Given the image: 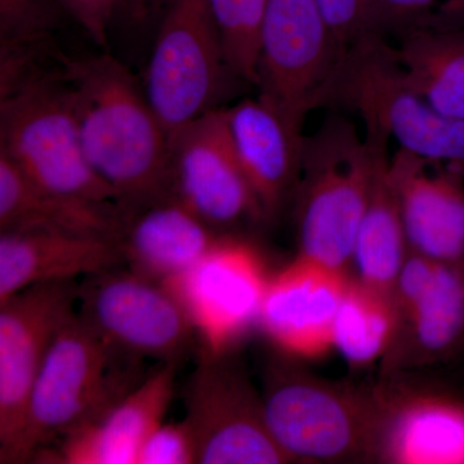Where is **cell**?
<instances>
[{"label":"cell","mask_w":464,"mask_h":464,"mask_svg":"<svg viewBox=\"0 0 464 464\" xmlns=\"http://www.w3.org/2000/svg\"><path fill=\"white\" fill-rule=\"evenodd\" d=\"M63 63L0 93V154L48 190L118 206L85 157Z\"/></svg>","instance_id":"6"},{"label":"cell","mask_w":464,"mask_h":464,"mask_svg":"<svg viewBox=\"0 0 464 464\" xmlns=\"http://www.w3.org/2000/svg\"><path fill=\"white\" fill-rule=\"evenodd\" d=\"M226 65L235 78L257 84L259 41L268 0H208Z\"/></svg>","instance_id":"26"},{"label":"cell","mask_w":464,"mask_h":464,"mask_svg":"<svg viewBox=\"0 0 464 464\" xmlns=\"http://www.w3.org/2000/svg\"><path fill=\"white\" fill-rule=\"evenodd\" d=\"M125 225L116 204L48 190L0 154V232L51 230L121 241Z\"/></svg>","instance_id":"22"},{"label":"cell","mask_w":464,"mask_h":464,"mask_svg":"<svg viewBox=\"0 0 464 464\" xmlns=\"http://www.w3.org/2000/svg\"><path fill=\"white\" fill-rule=\"evenodd\" d=\"M351 275L297 256L270 277L258 328L277 350L314 359L333 348V328Z\"/></svg>","instance_id":"15"},{"label":"cell","mask_w":464,"mask_h":464,"mask_svg":"<svg viewBox=\"0 0 464 464\" xmlns=\"http://www.w3.org/2000/svg\"><path fill=\"white\" fill-rule=\"evenodd\" d=\"M85 157L130 221L173 197L170 134L124 63L110 53L63 63Z\"/></svg>","instance_id":"1"},{"label":"cell","mask_w":464,"mask_h":464,"mask_svg":"<svg viewBox=\"0 0 464 464\" xmlns=\"http://www.w3.org/2000/svg\"><path fill=\"white\" fill-rule=\"evenodd\" d=\"M464 353V262L438 264L422 297L395 317L380 378L448 364Z\"/></svg>","instance_id":"18"},{"label":"cell","mask_w":464,"mask_h":464,"mask_svg":"<svg viewBox=\"0 0 464 464\" xmlns=\"http://www.w3.org/2000/svg\"><path fill=\"white\" fill-rule=\"evenodd\" d=\"M146 70L145 92L170 136L216 109L224 48L208 0H166Z\"/></svg>","instance_id":"7"},{"label":"cell","mask_w":464,"mask_h":464,"mask_svg":"<svg viewBox=\"0 0 464 464\" xmlns=\"http://www.w3.org/2000/svg\"><path fill=\"white\" fill-rule=\"evenodd\" d=\"M382 420L377 460L464 464V391L417 373L378 378Z\"/></svg>","instance_id":"14"},{"label":"cell","mask_w":464,"mask_h":464,"mask_svg":"<svg viewBox=\"0 0 464 464\" xmlns=\"http://www.w3.org/2000/svg\"><path fill=\"white\" fill-rule=\"evenodd\" d=\"M191 463H197V444L186 420L161 423L143 441L137 458V464Z\"/></svg>","instance_id":"30"},{"label":"cell","mask_w":464,"mask_h":464,"mask_svg":"<svg viewBox=\"0 0 464 464\" xmlns=\"http://www.w3.org/2000/svg\"><path fill=\"white\" fill-rule=\"evenodd\" d=\"M173 197L219 234L266 224L228 128L216 108L170 136Z\"/></svg>","instance_id":"12"},{"label":"cell","mask_w":464,"mask_h":464,"mask_svg":"<svg viewBox=\"0 0 464 464\" xmlns=\"http://www.w3.org/2000/svg\"><path fill=\"white\" fill-rule=\"evenodd\" d=\"M237 157L255 191L266 224L295 199L304 161V124L264 100L246 99L226 109Z\"/></svg>","instance_id":"17"},{"label":"cell","mask_w":464,"mask_h":464,"mask_svg":"<svg viewBox=\"0 0 464 464\" xmlns=\"http://www.w3.org/2000/svg\"><path fill=\"white\" fill-rule=\"evenodd\" d=\"M179 362H164L96 422L60 440L51 462L137 464L140 448L163 423L173 399Z\"/></svg>","instance_id":"19"},{"label":"cell","mask_w":464,"mask_h":464,"mask_svg":"<svg viewBox=\"0 0 464 464\" xmlns=\"http://www.w3.org/2000/svg\"><path fill=\"white\" fill-rule=\"evenodd\" d=\"M382 38L423 29L464 27V0H374Z\"/></svg>","instance_id":"28"},{"label":"cell","mask_w":464,"mask_h":464,"mask_svg":"<svg viewBox=\"0 0 464 464\" xmlns=\"http://www.w3.org/2000/svg\"><path fill=\"white\" fill-rule=\"evenodd\" d=\"M389 150L382 154L353 246L351 277L392 298L400 270L409 255L395 188L390 179Z\"/></svg>","instance_id":"23"},{"label":"cell","mask_w":464,"mask_h":464,"mask_svg":"<svg viewBox=\"0 0 464 464\" xmlns=\"http://www.w3.org/2000/svg\"><path fill=\"white\" fill-rule=\"evenodd\" d=\"M72 20L83 27L92 41L108 43L112 18L119 12V0H58Z\"/></svg>","instance_id":"31"},{"label":"cell","mask_w":464,"mask_h":464,"mask_svg":"<svg viewBox=\"0 0 464 464\" xmlns=\"http://www.w3.org/2000/svg\"><path fill=\"white\" fill-rule=\"evenodd\" d=\"M76 313L110 346L161 364L179 362L195 333L163 284L118 267L84 277Z\"/></svg>","instance_id":"10"},{"label":"cell","mask_w":464,"mask_h":464,"mask_svg":"<svg viewBox=\"0 0 464 464\" xmlns=\"http://www.w3.org/2000/svg\"><path fill=\"white\" fill-rule=\"evenodd\" d=\"M145 378L141 359L110 346L75 313L52 342L23 430L0 462L36 459L57 440L101 420Z\"/></svg>","instance_id":"3"},{"label":"cell","mask_w":464,"mask_h":464,"mask_svg":"<svg viewBox=\"0 0 464 464\" xmlns=\"http://www.w3.org/2000/svg\"><path fill=\"white\" fill-rule=\"evenodd\" d=\"M409 252L439 262H464V177L398 149L390 158Z\"/></svg>","instance_id":"16"},{"label":"cell","mask_w":464,"mask_h":464,"mask_svg":"<svg viewBox=\"0 0 464 464\" xmlns=\"http://www.w3.org/2000/svg\"><path fill=\"white\" fill-rule=\"evenodd\" d=\"M270 277L264 258L244 234H224L179 276L164 283L199 335L203 353H232L258 325Z\"/></svg>","instance_id":"9"},{"label":"cell","mask_w":464,"mask_h":464,"mask_svg":"<svg viewBox=\"0 0 464 464\" xmlns=\"http://www.w3.org/2000/svg\"><path fill=\"white\" fill-rule=\"evenodd\" d=\"M395 328L392 298L357 283L353 277L333 328V348L348 365L365 368L381 362Z\"/></svg>","instance_id":"25"},{"label":"cell","mask_w":464,"mask_h":464,"mask_svg":"<svg viewBox=\"0 0 464 464\" xmlns=\"http://www.w3.org/2000/svg\"><path fill=\"white\" fill-rule=\"evenodd\" d=\"M389 137L342 115L326 118L304 141L295 195L298 255L350 274L360 221L364 215Z\"/></svg>","instance_id":"4"},{"label":"cell","mask_w":464,"mask_h":464,"mask_svg":"<svg viewBox=\"0 0 464 464\" xmlns=\"http://www.w3.org/2000/svg\"><path fill=\"white\" fill-rule=\"evenodd\" d=\"M160 0H119V11L134 23L145 20Z\"/></svg>","instance_id":"32"},{"label":"cell","mask_w":464,"mask_h":464,"mask_svg":"<svg viewBox=\"0 0 464 464\" xmlns=\"http://www.w3.org/2000/svg\"><path fill=\"white\" fill-rule=\"evenodd\" d=\"M359 112L399 149L464 177V119L438 111L406 81L393 45L371 36L344 52L320 92L319 108Z\"/></svg>","instance_id":"5"},{"label":"cell","mask_w":464,"mask_h":464,"mask_svg":"<svg viewBox=\"0 0 464 464\" xmlns=\"http://www.w3.org/2000/svg\"><path fill=\"white\" fill-rule=\"evenodd\" d=\"M124 264L121 241L51 230L0 234V304L35 284L78 280Z\"/></svg>","instance_id":"20"},{"label":"cell","mask_w":464,"mask_h":464,"mask_svg":"<svg viewBox=\"0 0 464 464\" xmlns=\"http://www.w3.org/2000/svg\"><path fill=\"white\" fill-rule=\"evenodd\" d=\"M408 83L438 111L464 119V27L423 29L396 39Z\"/></svg>","instance_id":"24"},{"label":"cell","mask_w":464,"mask_h":464,"mask_svg":"<svg viewBox=\"0 0 464 464\" xmlns=\"http://www.w3.org/2000/svg\"><path fill=\"white\" fill-rule=\"evenodd\" d=\"M78 280L35 284L0 304V454L12 447L57 333L78 308Z\"/></svg>","instance_id":"13"},{"label":"cell","mask_w":464,"mask_h":464,"mask_svg":"<svg viewBox=\"0 0 464 464\" xmlns=\"http://www.w3.org/2000/svg\"><path fill=\"white\" fill-rule=\"evenodd\" d=\"M343 54L315 0H268L259 41V99L304 124Z\"/></svg>","instance_id":"11"},{"label":"cell","mask_w":464,"mask_h":464,"mask_svg":"<svg viewBox=\"0 0 464 464\" xmlns=\"http://www.w3.org/2000/svg\"><path fill=\"white\" fill-rule=\"evenodd\" d=\"M185 401L197 463H290L268 431L261 392L232 353H203Z\"/></svg>","instance_id":"8"},{"label":"cell","mask_w":464,"mask_h":464,"mask_svg":"<svg viewBox=\"0 0 464 464\" xmlns=\"http://www.w3.org/2000/svg\"><path fill=\"white\" fill-rule=\"evenodd\" d=\"M221 235L170 197L127 222L121 248L133 273L164 284L190 270Z\"/></svg>","instance_id":"21"},{"label":"cell","mask_w":464,"mask_h":464,"mask_svg":"<svg viewBox=\"0 0 464 464\" xmlns=\"http://www.w3.org/2000/svg\"><path fill=\"white\" fill-rule=\"evenodd\" d=\"M67 18L58 0H0V51L48 47Z\"/></svg>","instance_id":"27"},{"label":"cell","mask_w":464,"mask_h":464,"mask_svg":"<svg viewBox=\"0 0 464 464\" xmlns=\"http://www.w3.org/2000/svg\"><path fill=\"white\" fill-rule=\"evenodd\" d=\"M342 52L371 36H381L374 0H315ZM382 38V36H381Z\"/></svg>","instance_id":"29"},{"label":"cell","mask_w":464,"mask_h":464,"mask_svg":"<svg viewBox=\"0 0 464 464\" xmlns=\"http://www.w3.org/2000/svg\"><path fill=\"white\" fill-rule=\"evenodd\" d=\"M293 359L273 357L261 391L268 431L290 463H375L382 420L377 383L324 380Z\"/></svg>","instance_id":"2"}]
</instances>
